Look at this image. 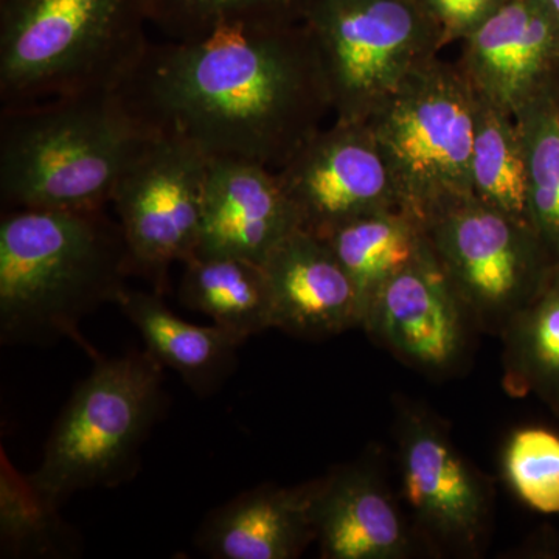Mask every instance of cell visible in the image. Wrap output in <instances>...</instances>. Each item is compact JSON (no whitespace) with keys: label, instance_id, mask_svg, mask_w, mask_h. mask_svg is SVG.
Masks as SVG:
<instances>
[{"label":"cell","instance_id":"1","mask_svg":"<svg viewBox=\"0 0 559 559\" xmlns=\"http://www.w3.org/2000/svg\"><path fill=\"white\" fill-rule=\"evenodd\" d=\"M117 91L154 134L186 140L212 159L248 160L272 171L331 110L304 20L150 43Z\"/></svg>","mask_w":559,"mask_h":559},{"label":"cell","instance_id":"2","mask_svg":"<svg viewBox=\"0 0 559 559\" xmlns=\"http://www.w3.org/2000/svg\"><path fill=\"white\" fill-rule=\"evenodd\" d=\"M132 275L119 221L105 209H14L0 223V340L79 337L81 320L119 305Z\"/></svg>","mask_w":559,"mask_h":559},{"label":"cell","instance_id":"3","mask_svg":"<svg viewBox=\"0 0 559 559\" xmlns=\"http://www.w3.org/2000/svg\"><path fill=\"white\" fill-rule=\"evenodd\" d=\"M154 135L117 90L2 108V204L105 209L121 175Z\"/></svg>","mask_w":559,"mask_h":559},{"label":"cell","instance_id":"4","mask_svg":"<svg viewBox=\"0 0 559 559\" xmlns=\"http://www.w3.org/2000/svg\"><path fill=\"white\" fill-rule=\"evenodd\" d=\"M148 22L146 0H0V106L119 90Z\"/></svg>","mask_w":559,"mask_h":559},{"label":"cell","instance_id":"5","mask_svg":"<svg viewBox=\"0 0 559 559\" xmlns=\"http://www.w3.org/2000/svg\"><path fill=\"white\" fill-rule=\"evenodd\" d=\"M164 406V367L148 349L95 358L55 423L33 484L60 506L83 489L130 480Z\"/></svg>","mask_w":559,"mask_h":559},{"label":"cell","instance_id":"6","mask_svg":"<svg viewBox=\"0 0 559 559\" xmlns=\"http://www.w3.org/2000/svg\"><path fill=\"white\" fill-rule=\"evenodd\" d=\"M301 20L319 55L331 110L348 123H367L447 46L421 0H308Z\"/></svg>","mask_w":559,"mask_h":559},{"label":"cell","instance_id":"7","mask_svg":"<svg viewBox=\"0 0 559 559\" xmlns=\"http://www.w3.org/2000/svg\"><path fill=\"white\" fill-rule=\"evenodd\" d=\"M367 124L407 215L423 224L473 194L474 92L457 64L418 69Z\"/></svg>","mask_w":559,"mask_h":559},{"label":"cell","instance_id":"8","mask_svg":"<svg viewBox=\"0 0 559 559\" xmlns=\"http://www.w3.org/2000/svg\"><path fill=\"white\" fill-rule=\"evenodd\" d=\"M423 229L476 329L499 336L559 259L528 221L474 194L437 210Z\"/></svg>","mask_w":559,"mask_h":559},{"label":"cell","instance_id":"9","mask_svg":"<svg viewBox=\"0 0 559 559\" xmlns=\"http://www.w3.org/2000/svg\"><path fill=\"white\" fill-rule=\"evenodd\" d=\"M210 162L186 140L156 134L112 191L132 275L157 293L167 289L173 264L197 250Z\"/></svg>","mask_w":559,"mask_h":559},{"label":"cell","instance_id":"10","mask_svg":"<svg viewBox=\"0 0 559 559\" xmlns=\"http://www.w3.org/2000/svg\"><path fill=\"white\" fill-rule=\"evenodd\" d=\"M401 491L426 550L479 557L491 530L495 491L459 451L443 419L417 403H399Z\"/></svg>","mask_w":559,"mask_h":559},{"label":"cell","instance_id":"11","mask_svg":"<svg viewBox=\"0 0 559 559\" xmlns=\"http://www.w3.org/2000/svg\"><path fill=\"white\" fill-rule=\"evenodd\" d=\"M277 176L300 229L320 238L352 221L403 210L388 162L367 123L334 120L330 128H320Z\"/></svg>","mask_w":559,"mask_h":559},{"label":"cell","instance_id":"12","mask_svg":"<svg viewBox=\"0 0 559 559\" xmlns=\"http://www.w3.org/2000/svg\"><path fill=\"white\" fill-rule=\"evenodd\" d=\"M371 340L423 373H452L468 355L477 330L428 238L417 259L371 297L362 325Z\"/></svg>","mask_w":559,"mask_h":559},{"label":"cell","instance_id":"13","mask_svg":"<svg viewBox=\"0 0 559 559\" xmlns=\"http://www.w3.org/2000/svg\"><path fill=\"white\" fill-rule=\"evenodd\" d=\"M462 43L457 68L471 90L514 117L551 79L559 25L543 0H507Z\"/></svg>","mask_w":559,"mask_h":559},{"label":"cell","instance_id":"14","mask_svg":"<svg viewBox=\"0 0 559 559\" xmlns=\"http://www.w3.org/2000/svg\"><path fill=\"white\" fill-rule=\"evenodd\" d=\"M297 230L299 216L277 171L248 160L210 162L193 257H238L263 264Z\"/></svg>","mask_w":559,"mask_h":559},{"label":"cell","instance_id":"15","mask_svg":"<svg viewBox=\"0 0 559 559\" xmlns=\"http://www.w3.org/2000/svg\"><path fill=\"white\" fill-rule=\"evenodd\" d=\"M316 533L323 559H407L425 550L369 459L319 477Z\"/></svg>","mask_w":559,"mask_h":559},{"label":"cell","instance_id":"16","mask_svg":"<svg viewBox=\"0 0 559 559\" xmlns=\"http://www.w3.org/2000/svg\"><path fill=\"white\" fill-rule=\"evenodd\" d=\"M275 330L304 340L336 336L362 325L358 290L329 242L297 230L263 263Z\"/></svg>","mask_w":559,"mask_h":559},{"label":"cell","instance_id":"17","mask_svg":"<svg viewBox=\"0 0 559 559\" xmlns=\"http://www.w3.org/2000/svg\"><path fill=\"white\" fill-rule=\"evenodd\" d=\"M319 479L240 492L204 518L194 546L213 559H296L316 543Z\"/></svg>","mask_w":559,"mask_h":559},{"label":"cell","instance_id":"18","mask_svg":"<svg viewBox=\"0 0 559 559\" xmlns=\"http://www.w3.org/2000/svg\"><path fill=\"white\" fill-rule=\"evenodd\" d=\"M162 296L127 289L119 307L162 367L176 371L197 395H212L230 377L246 341L215 323L202 326L180 319Z\"/></svg>","mask_w":559,"mask_h":559},{"label":"cell","instance_id":"19","mask_svg":"<svg viewBox=\"0 0 559 559\" xmlns=\"http://www.w3.org/2000/svg\"><path fill=\"white\" fill-rule=\"evenodd\" d=\"M179 301L242 341L274 330L270 280L253 261L191 257L183 263Z\"/></svg>","mask_w":559,"mask_h":559},{"label":"cell","instance_id":"20","mask_svg":"<svg viewBox=\"0 0 559 559\" xmlns=\"http://www.w3.org/2000/svg\"><path fill=\"white\" fill-rule=\"evenodd\" d=\"M500 337L507 393L516 399L536 396L559 415V259Z\"/></svg>","mask_w":559,"mask_h":559},{"label":"cell","instance_id":"21","mask_svg":"<svg viewBox=\"0 0 559 559\" xmlns=\"http://www.w3.org/2000/svg\"><path fill=\"white\" fill-rule=\"evenodd\" d=\"M323 240L358 290L364 320L377 290L417 259L426 234L414 216L393 210L352 221Z\"/></svg>","mask_w":559,"mask_h":559},{"label":"cell","instance_id":"22","mask_svg":"<svg viewBox=\"0 0 559 559\" xmlns=\"http://www.w3.org/2000/svg\"><path fill=\"white\" fill-rule=\"evenodd\" d=\"M471 178L474 197L530 223L527 164L520 128L514 117L476 92Z\"/></svg>","mask_w":559,"mask_h":559},{"label":"cell","instance_id":"23","mask_svg":"<svg viewBox=\"0 0 559 559\" xmlns=\"http://www.w3.org/2000/svg\"><path fill=\"white\" fill-rule=\"evenodd\" d=\"M528 178V219L559 257V102L551 80L516 114Z\"/></svg>","mask_w":559,"mask_h":559},{"label":"cell","instance_id":"24","mask_svg":"<svg viewBox=\"0 0 559 559\" xmlns=\"http://www.w3.org/2000/svg\"><path fill=\"white\" fill-rule=\"evenodd\" d=\"M51 502L2 455L0 533L3 554L14 557L66 558L79 551L69 525Z\"/></svg>","mask_w":559,"mask_h":559},{"label":"cell","instance_id":"25","mask_svg":"<svg viewBox=\"0 0 559 559\" xmlns=\"http://www.w3.org/2000/svg\"><path fill=\"white\" fill-rule=\"evenodd\" d=\"M308 0H146L150 24L171 39L200 38L216 31L299 21Z\"/></svg>","mask_w":559,"mask_h":559},{"label":"cell","instance_id":"26","mask_svg":"<svg viewBox=\"0 0 559 559\" xmlns=\"http://www.w3.org/2000/svg\"><path fill=\"white\" fill-rule=\"evenodd\" d=\"M503 473L530 509L559 513V433L547 428L514 430L503 451Z\"/></svg>","mask_w":559,"mask_h":559},{"label":"cell","instance_id":"27","mask_svg":"<svg viewBox=\"0 0 559 559\" xmlns=\"http://www.w3.org/2000/svg\"><path fill=\"white\" fill-rule=\"evenodd\" d=\"M507 0H421L443 32L447 44L465 40Z\"/></svg>","mask_w":559,"mask_h":559},{"label":"cell","instance_id":"28","mask_svg":"<svg viewBox=\"0 0 559 559\" xmlns=\"http://www.w3.org/2000/svg\"><path fill=\"white\" fill-rule=\"evenodd\" d=\"M551 86H554L555 94H557L559 102V53L557 61H555L554 70H551Z\"/></svg>","mask_w":559,"mask_h":559},{"label":"cell","instance_id":"29","mask_svg":"<svg viewBox=\"0 0 559 559\" xmlns=\"http://www.w3.org/2000/svg\"><path fill=\"white\" fill-rule=\"evenodd\" d=\"M543 2L546 3L547 9L551 11L559 25V0H543Z\"/></svg>","mask_w":559,"mask_h":559}]
</instances>
